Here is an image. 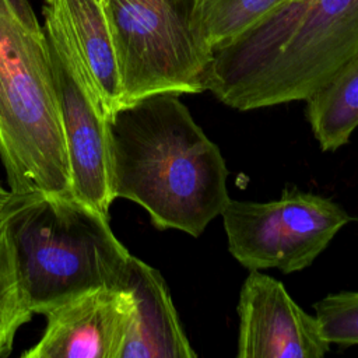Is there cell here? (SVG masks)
<instances>
[{
    "label": "cell",
    "instance_id": "4fadbf2b",
    "mask_svg": "<svg viewBox=\"0 0 358 358\" xmlns=\"http://www.w3.org/2000/svg\"><path fill=\"white\" fill-rule=\"evenodd\" d=\"M11 200L13 196L0 211V358L10 354L18 329L34 315L22 288L10 231Z\"/></svg>",
    "mask_w": 358,
    "mask_h": 358
},
{
    "label": "cell",
    "instance_id": "2e32d148",
    "mask_svg": "<svg viewBox=\"0 0 358 358\" xmlns=\"http://www.w3.org/2000/svg\"><path fill=\"white\" fill-rule=\"evenodd\" d=\"M11 196H13V192L4 189V187L0 185V211H1L3 207L8 203V200L11 199Z\"/></svg>",
    "mask_w": 358,
    "mask_h": 358
},
{
    "label": "cell",
    "instance_id": "5b68a950",
    "mask_svg": "<svg viewBox=\"0 0 358 358\" xmlns=\"http://www.w3.org/2000/svg\"><path fill=\"white\" fill-rule=\"evenodd\" d=\"M122 102L154 94H200L213 60L197 0H102Z\"/></svg>",
    "mask_w": 358,
    "mask_h": 358
},
{
    "label": "cell",
    "instance_id": "8992f818",
    "mask_svg": "<svg viewBox=\"0 0 358 358\" xmlns=\"http://www.w3.org/2000/svg\"><path fill=\"white\" fill-rule=\"evenodd\" d=\"M221 217L228 250L239 264L284 274L309 267L351 221L333 200L298 189L263 203L229 199Z\"/></svg>",
    "mask_w": 358,
    "mask_h": 358
},
{
    "label": "cell",
    "instance_id": "52a82bcc",
    "mask_svg": "<svg viewBox=\"0 0 358 358\" xmlns=\"http://www.w3.org/2000/svg\"><path fill=\"white\" fill-rule=\"evenodd\" d=\"M60 123L70 166L71 193L109 217L115 201L106 112L81 62L63 38L45 25Z\"/></svg>",
    "mask_w": 358,
    "mask_h": 358
},
{
    "label": "cell",
    "instance_id": "277c9868",
    "mask_svg": "<svg viewBox=\"0 0 358 358\" xmlns=\"http://www.w3.org/2000/svg\"><path fill=\"white\" fill-rule=\"evenodd\" d=\"M10 231L32 313L99 287H126L131 256L109 217L70 194H15Z\"/></svg>",
    "mask_w": 358,
    "mask_h": 358
},
{
    "label": "cell",
    "instance_id": "5bb4252c",
    "mask_svg": "<svg viewBox=\"0 0 358 358\" xmlns=\"http://www.w3.org/2000/svg\"><path fill=\"white\" fill-rule=\"evenodd\" d=\"M287 0H197L200 29L211 46L229 42Z\"/></svg>",
    "mask_w": 358,
    "mask_h": 358
},
{
    "label": "cell",
    "instance_id": "7c38bea8",
    "mask_svg": "<svg viewBox=\"0 0 358 358\" xmlns=\"http://www.w3.org/2000/svg\"><path fill=\"white\" fill-rule=\"evenodd\" d=\"M305 115L323 151L348 143L358 127V56L306 99Z\"/></svg>",
    "mask_w": 358,
    "mask_h": 358
},
{
    "label": "cell",
    "instance_id": "6da1fadb",
    "mask_svg": "<svg viewBox=\"0 0 358 358\" xmlns=\"http://www.w3.org/2000/svg\"><path fill=\"white\" fill-rule=\"evenodd\" d=\"M112 192L141 206L157 229L199 238L229 201L224 157L175 94L106 116Z\"/></svg>",
    "mask_w": 358,
    "mask_h": 358
},
{
    "label": "cell",
    "instance_id": "e0dca14e",
    "mask_svg": "<svg viewBox=\"0 0 358 358\" xmlns=\"http://www.w3.org/2000/svg\"><path fill=\"white\" fill-rule=\"evenodd\" d=\"M99 1H101V3H102V0H99Z\"/></svg>",
    "mask_w": 358,
    "mask_h": 358
},
{
    "label": "cell",
    "instance_id": "9c48e42d",
    "mask_svg": "<svg viewBox=\"0 0 358 358\" xmlns=\"http://www.w3.org/2000/svg\"><path fill=\"white\" fill-rule=\"evenodd\" d=\"M134 310L127 287H99L49 309L25 358H120Z\"/></svg>",
    "mask_w": 358,
    "mask_h": 358
},
{
    "label": "cell",
    "instance_id": "ba28073f",
    "mask_svg": "<svg viewBox=\"0 0 358 358\" xmlns=\"http://www.w3.org/2000/svg\"><path fill=\"white\" fill-rule=\"evenodd\" d=\"M238 358H322L330 344L282 282L250 270L238 301Z\"/></svg>",
    "mask_w": 358,
    "mask_h": 358
},
{
    "label": "cell",
    "instance_id": "3957f363",
    "mask_svg": "<svg viewBox=\"0 0 358 358\" xmlns=\"http://www.w3.org/2000/svg\"><path fill=\"white\" fill-rule=\"evenodd\" d=\"M0 157L13 193H71L49 45L28 0H0Z\"/></svg>",
    "mask_w": 358,
    "mask_h": 358
},
{
    "label": "cell",
    "instance_id": "8fae6325",
    "mask_svg": "<svg viewBox=\"0 0 358 358\" xmlns=\"http://www.w3.org/2000/svg\"><path fill=\"white\" fill-rule=\"evenodd\" d=\"M45 25L53 28L81 62L109 115L122 102L110 29L99 0H46Z\"/></svg>",
    "mask_w": 358,
    "mask_h": 358
},
{
    "label": "cell",
    "instance_id": "30bf717a",
    "mask_svg": "<svg viewBox=\"0 0 358 358\" xmlns=\"http://www.w3.org/2000/svg\"><path fill=\"white\" fill-rule=\"evenodd\" d=\"M126 287L134 310L120 358H194L161 273L131 256Z\"/></svg>",
    "mask_w": 358,
    "mask_h": 358
},
{
    "label": "cell",
    "instance_id": "7a4b0ae2",
    "mask_svg": "<svg viewBox=\"0 0 358 358\" xmlns=\"http://www.w3.org/2000/svg\"><path fill=\"white\" fill-rule=\"evenodd\" d=\"M358 56V0H287L213 52L204 87L252 110L306 101Z\"/></svg>",
    "mask_w": 358,
    "mask_h": 358
},
{
    "label": "cell",
    "instance_id": "9a60e30c",
    "mask_svg": "<svg viewBox=\"0 0 358 358\" xmlns=\"http://www.w3.org/2000/svg\"><path fill=\"white\" fill-rule=\"evenodd\" d=\"M320 331L329 344H358V291L329 294L313 305Z\"/></svg>",
    "mask_w": 358,
    "mask_h": 358
}]
</instances>
